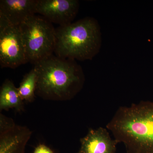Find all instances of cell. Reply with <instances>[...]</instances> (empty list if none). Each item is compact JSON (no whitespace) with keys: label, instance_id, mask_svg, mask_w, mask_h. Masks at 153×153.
Masks as SVG:
<instances>
[{"label":"cell","instance_id":"7","mask_svg":"<svg viewBox=\"0 0 153 153\" xmlns=\"http://www.w3.org/2000/svg\"><path fill=\"white\" fill-rule=\"evenodd\" d=\"M31 133L26 127L17 125L12 119L1 114L0 153H24Z\"/></svg>","mask_w":153,"mask_h":153},{"label":"cell","instance_id":"11","mask_svg":"<svg viewBox=\"0 0 153 153\" xmlns=\"http://www.w3.org/2000/svg\"><path fill=\"white\" fill-rule=\"evenodd\" d=\"M37 76L35 69L25 74L18 88L19 95L23 100L33 101L36 93Z\"/></svg>","mask_w":153,"mask_h":153},{"label":"cell","instance_id":"1","mask_svg":"<svg viewBox=\"0 0 153 153\" xmlns=\"http://www.w3.org/2000/svg\"><path fill=\"white\" fill-rule=\"evenodd\" d=\"M106 128L127 153H153V101L120 108Z\"/></svg>","mask_w":153,"mask_h":153},{"label":"cell","instance_id":"2","mask_svg":"<svg viewBox=\"0 0 153 153\" xmlns=\"http://www.w3.org/2000/svg\"><path fill=\"white\" fill-rule=\"evenodd\" d=\"M36 93L45 99L65 100L82 88L84 74L76 60L52 55L35 63Z\"/></svg>","mask_w":153,"mask_h":153},{"label":"cell","instance_id":"10","mask_svg":"<svg viewBox=\"0 0 153 153\" xmlns=\"http://www.w3.org/2000/svg\"><path fill=\"white\" fill-rule=\"evenodd\" d=\"M23 101L18 88L10 80L6 79L2 85L0 91L1 110L14 108L20 111L24 107Z\"/></svg>","mask_w":153,"mask_h":153},{"label":"cell","instance_id":"3","mask_svg":"<svg viewBox=\"0 0 153 153\" xmlns=\"http://www.w3.org/2000/svg\"><path fill=\"white\" fill-rule=\"evenodd\" d=\"M55 55L80 61L92 60L102 44L100 25L90 17L59 26L55 29Z\"/></svg>","mask_w":153,"mask_h":153},{"label":"cell","instance_id":"12","mask_svg":"<svg viewBox=\"0 0 153 153\" xmlns=\"http://www.w3.org/2000/svg\"><path fill=\"white\" fill-rule=\"evenodd\" d=\"M33 153H54L50 148L44 144H40L35 149Z\"/></svg>","mask_w":153,"mask_h":153},{"label":"cell","instance_id":"9","mask_svg":"<svg viewBox=\"0 0 153 153\" xmlns=\"http://www.w3.org/2000/svg\"><path fill=\"white\" fill-rule=\"evenodd\" d=\"M80 141L81 147L78 153H116L118 143L111 138L106 129L102 127L91 129Z\"/></svg>","mask_w":153,"mask_h":153},{"label":"cell","instance_id":"4","mask_svg":"<svg viewBox=\"0 0 153 153\" xmlns=\"http://www.w3.org/2000/svg\"><path fill=\"white\" fill-rule=\"evenodd\" d=\"M28 62L34 64L53 55L55 46V29L43 17L28 18L19 25Z\"/></svg>","mask_w":153,"mask_h":153},{"label":"cell","instance_id":"5","mask_svg":"<svg viewBox=\"0 0 153 153\" xmlns=\"http://www.w3.org/2000/svg\"><path fill=\"white\" fill-rule=\"evenodd\" d=\"M19 26L0 31V64L1 68H15L28 63Z\"/></svg>","mask_w":153,"mask_h":153},{"label":"cell","instance_id":"8","mask_svg":"<svg viewBox=\"0 0 153 153\" xmlns=\"http://www.w3.org/2000/svg\"><path fill=\"white\" fill-rule=\"evenodd\" d=\"M37 3V0H1L0 15L10 25L19 26L36 15Z\"/></svg>","mask_w":153,"mask_h":153},{"label":"cell","instance_id":"6","mask_svg":"<svg viewBox=\"0 0 153 153\" xmlns=\"http://www.w3.org/2000/svg\"><path fill=\"white\" fill-rule=\"evenodd\" d=\"M77 0H37L36 13L60 26L72 23L79 9Z\"/></svg>","mask_w":153,"mask_h":153}]
</instances>
